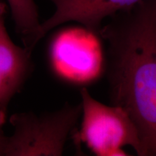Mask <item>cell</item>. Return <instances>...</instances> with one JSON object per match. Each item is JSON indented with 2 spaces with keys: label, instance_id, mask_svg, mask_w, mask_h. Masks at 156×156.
I'll list each match as a JSON object with an SVG mask.
<instances>
[{
  "label": "cell",
  "instance_id": "cell-5",
  "mask_svg": "<svg viewBox=\"0 0 156 156\" xmlns=\"http://www.w3.org/2000/svg\"><path fill=\"white\" fill-rule=\"evenodd\" d=\"M55 11L41 23L42 38L56 27L75 22L90 32L99 35L102 23L107 17L127 9L142 0H48Z\"/></svg>",
  "mask_w": 156,
  "mask_h": 156
},
{
  "label": "cell",
  "instance_id": "cell-7",
  "mask_svg": "<svg viewBox=\"0 0 156 156\" xmlns=\"http://www.w3.org/2000/svg\"><path fill=\"white\" fill-rule=\"evenodd\" d=\"M7 116L0 112V156H5L7 136L4 130V126L6 123Z\"/></svg>",
  "mask_w": 156,
  "mask_h": 156
},
{
  "label": "cell",
  "instance_id": "cell-4",
  "mask_svg": "<svg viewBox=\"0 0 156 156\" xmlns=\"http://www.w3.org/2000/svg\"><path fill=\"white\" fill-rule=\"evenodd\" d=\"M7 5L0 0V112L7 116L12 99L21 90L32 71V51L15 44L7 32Z\"/></svg>",
  "mask_w": 156,
  "mask_h": 156
},
{
  "label": "cell",
  "instance_id": "cell-3",
  "mask_svg": "<svg viewBox=\"0 0 156 156\" xmlns=\"http://www.w3.org/2000/svg\"><path fill=\"white\" fill-rule=\"evenodd\" d=\"M82 116L78 137L98 156L127 155L123 147L130 146L140 156L143 147L137 127L119 106L95 99L86 88L80 90Z\"/></svg>",
  "mask_w": 156,
  "mask_h": 156
},
{
  "label": "cell",
  "instance_id": "cell-1",
  "mask_svg": "<svg viewBox=\"0 0 156 156\" xmlns=\"http://www.w3.org/2000/svg\"><path fill=\"white\" fill-rule=\"evenodd\" d=\"M109 18L99 36L106 44L110 103L131 116L143 156H156V0H142Z\"/></svg>",
  "mask_w": 156,
  "mask_h": 156
},
{
  "label": "cell",
  "instance_id": "cell-6",
  "mask_svg": "<svg viewBox=\"0 0 156 156\" xmlns=\"http://www.w3.org/2000/svg\"><path fill=\"white\" fill-rule=\"evenodd\" d=\"M10 9L15 29L23 46L33 51L42 38L41 23L35 0H5Z\"/></svg>",
  "mask_w": 156,
  "mask_h": 156
},
{
  "label": "cell",
  "instance_id": "cell-2",
  "mask_svg": "<svg viewBox=\"0 0 156 156\" xmlns=\"http://www.w3.org/2000/svg\"><path fill=\"white\" fill-rule=\"evenodd\" d=\"M82 116V105L66 103L54 112H21L9 118L5 156L62 155L66 142Z\"/></svg>",
  "mask_w": 156,
  "mask_h": 156
}]
</instances>
